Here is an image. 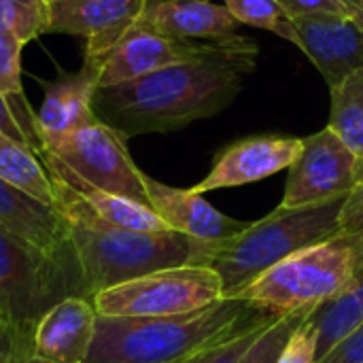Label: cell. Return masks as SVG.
<instances>
[{"instance_id": "1", "label": "cell", "mask_w": 363, "mask_h": 363, "mask_svg": "<svg viewBox=\"0 0 363 363\" xmlns=\"http://www.w3.org/2000/svg\"><path fill=\"white\" fill-rule=\"evenodd\" d=\"M257 53V43L240 34L206 43L204 51L187 62L98 87L94 113L123 138L181 130L228 108L242 91L245 77L255 70Z\"/></svg>"}, {"instance_id": "2", "label": "cell", "mask_w": 363, "mask_h": 363, "mask_svg": "<svg viewBox=\"0 0 363 363\" xmlns=\"http://www.w3.org/2000/svg\"><path fill=\"white\" fill-rule=\"evenodd\" d=\"M240 298L170 317H100L85 363H177L204 345L270 321Z\"/></svg>"}, {"instance_id": "3", "label": "cell", "mask_w": 363, "mask_h": 363, "mask_svg": "<svg viewBox=\"0 0 363 363\" xmlns=\"http://www.w3.org/2000/svg\"><path fill=\"white\" fill-rule=\"evenodd\" d=\"M349 196L321 204L285 208L277 206L268 217L249 223L234 238L215 242L206 268H213L223 285V298H236L264 272L302 249L338 234L340 215Z\"/></svg>"}, {"instance_id": "4", "label": "cell", "mask_w": 363, "mask_h": 363, "mask_svg": "<svg viewBox=\"0 0 363 363\" xmlns=\"http://www.w3.org/2000/svg\"><path fill=\"white\" fill-rule=\"evenodd\" d=\"M66 228L85 294L91 300L98 291L157 270L206 266L215 247V242H200L174 230L128 232L79 221L66 223Z\"/></svg>"}, {"instance_id": "5", "label": "cell", "mask_w": 363, "mask_h": 363, "mask_svg": "<svg viewBox=\"0 0 363 363\" xmlns=\"http://www.w3.org/2000/svg\"><path fill=\"white\" fill-rule=\"evenodd\" d=\"M362 264V238L336 234L277 264L236 298L274 319L306 317L334 300Z\"/></svg>"}, {"instance_id": "6", "label": "cell", "mask_w": 363, "mask_h": 363, "mask_svg": "<svg viewBox=\"0 0 363 363\" xmlns=\"http://www.w3.org/2000/svg\"><path fill=\"white\" fill-rule=\"evenodd\" d=\"M68 296L87 298L79 262L53 257L0 228V325L32 338L36 321Z\"/></svg>"}, {"instance_id": "7", "label": "cell", "mask_w": 363, "mask_h": 363, "mask_svg": "<svg viewBox=\"0 0 363 363\" xmlns=\"http://www.w3.org/2000/svg\"><path fill=\"white\" fill-rule=\"evenodd\" d=\"M128 138L96 119L53 143L40 147V160L49 177L72 187H94L106 194L132 198L151 206L145 172L130 157Z\"/></svg>"}, {"instance_id": "8", "label": "cell", "mask_w": 363, "mask_h": 363, "mask_svg": "<svg viewBox=\"0 0 363 363\" xmlns=\"http://www.w3.org/2000/svg\"><path fill=\"white\" fill-rule=\"evenodd\" d=\"M223 300L219 274L206 266L157 270L94 296L100 317H170L202 311Z\"/></svg>"}, {"instance_id": "9", "label": "cell", "mask_w": 363, "mask_h": 363, "mask_svg": "<svg viewBox=\"0 0 363 363\" xmlns=\"http://www.w3.org/2000/svg\"><path fill=\"white\" fill-rule=\"evenodd\" d=\"M357 160L330 128L302 138V151L287 168L289 177L281 206H311L349 196L357 187Z\"/></svg>"}, {"instance_id": "10", "label": "cell", "mask_w": 363, "mask_h": 363, "mask_svg": "<svg viewBox=\"0 0 363 363\" xmlns=\"http://www.w3.org/2000/svg\"><path fill=\"white\" fill-rule=\"evenodd\" d=\"M285 38L304 51L330 87L363 68V32L351 15L289 17Z\"/></svg>"}, {"instance_id": "11", "label": "cell", "mask_w": 363, "mask_h": 363, "mask_svg": "<svg viewBox=\"0 0 363 363\" xmlns=\"http://www.w3.org/2000/svg\"><path fill=\"white\" fill-rule=\"evenodd\" d=\"M153 0H57L49 4V34L85 38V55H102L123 38Z\"/></svg>"}, {"instance_id": "12", "label": "cell", "mask_w": 363, "mask_h": 363, "mask_svg": "<svg viewBox=\"0 0 363 363\" xmlns=\"http://www.w3.org/2000/svg\"><path fill=\"white\" fill-rule=\"evenodd\" d=\"M206 43L181 40L149 30L136 23L123 38H119L108 51L102 55H94L91 60L98 64L100 77L98 87H111L119 83H128L151 74L170 64L187 62L204 51ZM89 57V55H85Z\"/></svg>"}, {"instance_id": "13", "label": "cell", "mask_w": 363, "mask_h": 363, "mask_svg": "<svg viewBox=\"0 0 363 363\" xmlns=\"http://www.w3.org/2000/svg\"><path fill=\"white\" fill-rule=\"evenodd\" d=\"M302 151V138L296 136H247L223 147L208 174L194 185L196 194H206L223 187H240L268 179L289 168Z\"/></svg>"}, {"instance_id": "14", "label": "cell", "mask_w": 363, "mask_h": 363, "mask_svg": "<svg viewBox=\"0 0 363 363\" xmlns=\"http://www.w3.org/2000/svg\"><path fill=\"white\" fill-rule=\"evenodd\" d=\"M98 77V64L91 57H83V66L74 72L57 68L53 79H38L43 104L34 117V125L40 147L98 119L91 106Z\"/></svg>"}, {"instance_id": "15", "label": "cell", "mask_w": 363, "mask_h": 363, "mask_svg": "<svg viewBox=\"0 0 363 363\" xmlns=\"http://www.w3.org/2000/svg\"><path fill=\"white\" fill-rule=\"evenodd\" d=\"M53 206L66 223H94L128 232H166L168 223L147 204L94 187H72L53 179Z\"/></svg>"}, {"instance_id": "16", "label": "cell", "mask_w": 363, "mask_h": 363, "mask_svg": "<svg viewBox=\"0 0 363 363\" xmlns=\"http://www.w3.org/2000/svg\"><path fill=\"white\" fill-rule=\"evenodd\" d=\"M98 313L91 298L68 296L55 302L34 325L32 355L51 363H85Z\"/></svg>"}, {"instance_id": "17", "label": "cell", "mask_w": 363, "mask_h": 363, "mask_svg": "<svg viewBox=\"0 0 363 363\" xmlns=\"http://www.w3.org/2000/svg\"><path fill=\"white\" fill-rule=\"evenodd\" d=\"M151 208L168 223L170 230L191 236L200 242H221L240 234L249 221L232 219L211 206L202 194L194 189L170 187L151 177H145Z\"/></svg>"}, {"instance_id": "18", "label": "cell", "mask_w": 363, "mask_h": 363, "mask_svg": "<svg viewBox=\"0 0 363 363\" xmlns=\"http://www.w3.org/2000/svg\"><path fill=\"white\" fill-rule=\"evenodd\" d=\"M0 228L28 240L36 249L60 257L77 259L68 228L55 206L45 204L19 187L0 179Z\"/></svg>"}, {"instance_id": "19", "label": "cell", "mask_w": 363, "mask_h": 363, "mask_svg": "<svg viewBox=\"0 0 363 363\" xmlns=\"http://www.w3.org/2000/svg\"><path fill=\"white\" fill-rule=\"evenodd\" d=\"M138 23L170 38L196 43L230 38L238 26L225 4L211 0H153Z\"/></svg>"}, {"instance_id": "20", "label": "cell", "mask_w": 363, "mask_h": 363, "mask_svg": "<svg viewBox=\"0 0 363 363\" xmlns=\"http://www.w3.org/2000/svg\"><path fill=\"white\" fill-rule=\"evenodd\" d=\"M313 321L319 336L317 357L323 359L340 340L363 323V264L353 281L334 300L313 313Z\"/></svg>"}, {"instance_id": "21", "label": "cell", "mask_w": 363, "mask_h": 363, "mask_svg": "<svg viewBox=\"0 0 363 363\" xmlns=\"http://www.w3.org/2000/svg\"><path fill=\"white\" fill-rule=\"evenodd\" d=\"M0 179L53 206V181L40 155L4 132H0Z\"/></svg>"}, {"instance_id": "22", "label": "cell", "mask_w": 363, "mask_h": 363, "mask_svg": "<svg viewBox=\"0 0 363 363\" xmlns=\"http://www.w3.org/2000/svg\"><path fill=\"white\" fill-rule=\"evenodd\" d=\"M328 128L357 155H363V68L330 87Z\"/></svg>"}, {"instance_id": "23", "label": "cell", "mask_w": 363, "mask_h": 363, "mask_svg": "<svg viewBox=\"0 0 363 363\" xmlns=\"http://www.w3.org/2000/svg\"><path fill=\"white\" fill-rule=\"evenodd\" d=\"M23 47L26 45L19 38L11 36L6 32H0V94L15 108V113L28 128V132L38 140L36 125H34L36 113H32V108L23 96V87H21V51H23ZM38 147H40V140H38Z\"/></svg>"}, {"instance_id": "24", "label": "cell", "mask_w": 363, "mask_h": 363, "mask_svg": "<svg viewBox=\"0 0 363 363\" xmlns=\"http://www.w3.org/2000/svg\"><path fill=\"white\" fill-rule=\"evenodd\" d=\"M49 28V4L45 0H0V32L19 38L23 45Z\"/></svg>"}, {"instance_id": "25", "label": "cell", "mask_w": 363, "mask_h": 363, "mask_svg": "<svg viewBox=\"0 0 363 363\" xmlns=\"http://www.w3.org/2000/svg\"><path fill=\"white\" fill-rule=\"evenodd\" d=\"M277 319L242 328L234 334H228L219 340L204 345L202 349L194 351L191 355L183 357L177 363H240L249 355V351L255 347V342L262 338V334L268 330V325Z\"/></svg>"}, {"instance_id": "26", "label": "cell", "mask_w": 363, "mask_h": 363, "mask_svg": "<svg viewBox=\"0 0 363 363\" xmlns=\"http://www.w3.org/2000/svg\"><path fill=\"white\" fill-rule=\"evenodd\" d=\"M238 23L270 30L285 38L287 34V13L277 0H223Z\"/></svg>"}, {"instance_id": "27", "label": "cell", "mask_w": 363, "mask_h": 363, "mask_svg": "<svg viewBox=\"0 0 363 363\" xmlns=\"http://www.w3.org/2000/svg\"><path fill=\"white\" fill-rule=\"evenodd\" d=\"M311 317V315H306ZM306 317H281L274 323L268 325V330L262 334V338L255 342V347L249 351V355L240 363H277L283 347L287 345L291 332L306 319Z\"/></svg>"}, {"instance_id": "28", "label": "cell", "mask_w": 363, "mask_h": 363, "mask_svg": "<svg viewBox=\"0 0 363 363\" xmlns=\"http://www.w3.org/2000/svg\"><path fill=\"white\" fill-rule=\"evenodd\" d=\"M317 347H319V336L311 315L291 332L277 363H319Z\"/></svg>"}, {"instance_id": "29", "label": "cell", "mask_w": 363, "mask_h": 363, "mask_svg": "<svg viewBox=\"0 0 363 363\" xmlns=\"http://www.w3.org/2000/svg\"><path fill=\"white\" fill-rule=\"evenodd\" d=\"M287 17H306V15H349V6L342 0H277Z\"/></svg>"}, {"instance_id": "30", "label": "cell", "mask_w": 363, "mask_h": 363, "mask_svg": "<svg viewBox=\"0 0 363 363\" xmlns=\"http://www.w3.org/2000/svg\"><path fill=\"white\" fill-rule=\"evenodd\" d=\"M338 234H347V236H357L363 240V185H357L342 208L340 215V228Z\"/></svg>"}, {"instance_id": "31", "label": "cell", "mask_w": 363, "mask_h": 363, "mask_svg": "<svg viewBox=\"0 0 363 363\" xmlns=\"http://www.w3.org/2000/svg\"><path fill=\"white\" fill-rule=\"evenodd\" d=\"M0 132L9 134L11 138L28 145L30 149H34L36 153L40 151L38 147V140L28 132V128L23 125V121L19 119V115L15 113V108L9 104V100L0 94Z\"/></svg>"}, {"instance_id": "32", "label": "cell", "mask_w": 363, "mask_h": 363, "mask_svg": "<svg viewBox=\"0 0 363 363\" xmlns=\"http://www.w3.org/2000/svg\"><path fill=\"white\" fill-rule=\"evenodd\" d=\"M26 353H32V338H23L0 325V363H19Z\"/></svg>"}, {"instance_id": "33", "label": "cell", "mask_w": 363, "mask_h": 363, "mask_svg": "<svg viewBox=\"0 0 363 363\" xmlns=\"http://www.w3.org/2000/svg\"><path fill=\"white\" fill-rule=\"evenodd\" d=\"M349 15L353 17V21L362 28L363 32V6H353V9H349Z\"/></svg>"}, {"instance_id": "34", "label": "cell", "mask_w": 363, "mask_h": 363, "mask_svg": "<svg viewBox=\"0 0 363 363\" xmlns=\"http://www.w3.org/2000/svg\"><path fill=\"white\" fill-rule=\"evenodd\" d=\"M19 363H51V362H47V359H40V357H36V355H32V353H26V355L19 359Z\"/></svg>"}, {"instance_id": "35", "label": "cell", "mask_w": 363, "mask_h": 363, "mask_svg": "<svg viewBox=\"0 0 363 363\" xmlns=\"http://www.w3.org/2000/svg\"><path fill=\"white\" fill-rule=\"evenodd\" d=\"M355 179H357V185H363V155L357 160V174H355Z\"/></svg>"}, {"instance_id": "36", "label": "cell", "mask_w": 363, "mask_h": 363, "mask_svg": "<svg viewBox=\"0 0 363 363\" xmlns=\"http://www.w3.org/2000/svg\"><path fill=\"white\" fill-rule=\"evenodd\" d=\"M349 9H353V6H363V0H342Z\"/></svg>"}, {"instance_id": "37", "label": "cell", "mask_w": 363, "mask_h": 363, "mask_svg": "<svg viewBox=\"0 0 363 363\" xmlns=\"http://www.w3.org/2000/svg\"><path fill=\"white\" fill-rule=\"evenodd\" d=\"M47 4H53V2H57V0H45Z\"/></svg>"}]
</instances>
